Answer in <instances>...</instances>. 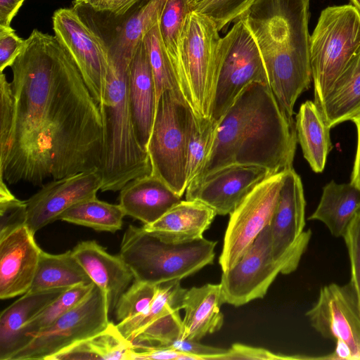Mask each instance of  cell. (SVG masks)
<instances>
[{
    "mask_svg": "<svg viewBox=\"0 0 360 360\" xmlns=\"http://www.w3.org/2000/svg\"><path fill=\"white\" fill-rule=\"evenodd\" d=\"M271 175L260 166L229 165L193 179L186 189V200L200 202L217 214H230L258 184Z\"/></svg>",
    "mask_w": 360,
    "mask_h": 360,
    "instance_id": "5bb4252c",
    "label": "cell"
},
{
    "mask_svg": "<svg viewBox=\"0 0 360 360\" xmlns=\"http://www.w3.org/2000/svg\"><path fill=\"white\" fill-rule=\"evenodd\" d=\"M297 143L295 121L281 110L269 84L252 82L217 122L195 179L232 164L260 166L274 175L292 167Z\"/></svg>",
    "mask_w": 360,
    "mask_h": 360,
    "instance_id": "7a4b0ae2",
    "label": "cell"
},
{
    "mask_svg": "<svg viewBox=\"0 0 360 360\" xmlns=\"http://www.w3.org/2000/svg\"><path fill=\"white\" fill-rule=\"evenodd\" d=\"M284 172L265 179L230 214L219 258L222 271L234 266L262 230L270 224Z\"/></svg>",
    "mask_w": 360,
    "mask_h": 360,
    "instance_id": "4fadbf2b",
    "label": "cell"
},
{
    "mask_svg": "<svg viewBox=\"0 0 360 360\" xmlns=\"http://www.w3.org/2000/svg\"><path fill=\"white\" fill-rule=\"evenodd\" d=\"M27 202L17 198L0 179V238L27 225Z\"/></svg>",
    "mask_w": 360,
    "mask_h": 360,
    "instance_id": "f35d334b",
    "label": "cell"
},
{
    "mask_svg": "<svg viewBox=\"0 0 360 360\" xmlns=\"http://www.w3.org/2000/svg\"><path fill=\"white\" fill-rule=\"evenodd\" d=\"M357 129V148L350 182L360 189V113L352 119Z\"/></svg>",
    "mask_w": 360,
    "mask_h": 360,
    "instance_id": "c3c4849f",
    "label": "cell"
},
{
    "mask_svg": "<svg viewBox=\"0 0 360 360\" xmlns=\"http://www.w3.org/2000/svg\"><path fill=\"white\" fill-rule=\"evenodd\" d=\"M141 0H75V5L97 13L122 17Z\"/></svg>",
    "mask_w": 360,
    "mask_h": 360,
    "instance_id": "f6af8a7d",
    "label": "cell"
},
{
    "mask_svg": "<svg viewBox=\"0 0 360 360\" xmlns=\"http://www.w3.org/2000/svg\"><path fill=\"white\" fill-rule=\"evenodd\" d=\"M133 342L126 339L117 324L109 322L99 333L62 350L50 360H131Z\"/></svg>",
    "mask_w": 360,
    "mask_h": 360,
    "instance_id": "4316f807",
    "label": "cell"
},
{
    "mask_svg": "<svg viewBox=\"0 0 360 360\" xmlns=\"http://www.w3.org/2000/svg\"><path fill=\"white\" fill-rule=\"evenodd\" d=\"M143 40L153 74L157 102L162 91L167 89L184 97L173 66L162 41L159 21L145 34Z\"/></svg>",
    "mask_w": 360,
    "mask_h": 360,
    "instance_id": "836d02e7",
    "label": "cell"
},
{
    "mask_svg": "<svg viewBox=\"0 0 360 360\" xmlns=\"http://www.w3.org/2000/svg\"><path fill=\"white\" fill-rule=\"evenodd\" d=\"M221 37L216 82L210 118L218 122L244 89L252 82L268 83L264 61L243 15Z\"/></svg>",
    "mask_w": 360,
    "mask_h": 360,
    "instance_id": "ba28073f",
    "label": "cell"
},
{
    "mask_svg": "<svg viewBox=\"0 0 360 360\" xmlns=\"http://www.w3.org/2000/svg\"><path fill=\"white\" fill-rule=\"evenodd\" d=\"M66 289L68 288H58L35 292H26L1 311L0 360L10 359L13 346L20 330Z\"/></svg>",
    "mask_w": 360,
    "mask_h": 360,
    "instance_id": "d4e9b609",
    "label": "cell"
},
{
    "mask_svg": "<svg viewBox=\"0 0 360 360\" xmlns=\"http://www.w3.org/2000/svg\"><path fill=\"white\" fill-rule=\"evenodd\" d=\"M215 22L191 10L182 34L181 93L198 117L210 118L216 82L217 51L221 39Z\"/></svg>",
    "mask_w": 360,
    "mask_h": 360,
    "instance_id": "52a82bcc",
    "label": "cell"
},
{
    "mask_svg": "<svg viewBox=\"0 0 360 360\" xmlns=\"http://www.w3.org/2000/svg\"><path fill=\"white\" fill-rule=\"evenodd\" d=\"M109 313L105 293L94 284L79 304L33 337L10 360H50L62 350L105 329L110 322Z\"/></svg>",
    "mask_w": 360,
    "mask_h": 360,
    "instance_id": "30bf717a",
    "label": "cell"
},
{
    "mask_svg": "<svg viewBox=\"0 0 360 360\" xmlns=\"http://www.w3.org/2000/svg\"><path fill=\"white\" fill-rule=\"evenodd\" d=\"M299 356H290L273 353L264 348L254 347L239 343L233 344L222 360L231 359H250V360H269V359H302Z\"/></svg>",
    "mask_w": 360,
    "mask_h": 360,
    "instance_id": "bcb514c9",
    "label": "cell"
},
{
    "mask_svg": "<svg viewBox=\"0 0 360 360\" xmlns=\"http://www.w3.org/2000/svg\"><path fill=\"white\" fill-rule=\"evenodd\" d=\"M129 95L137 139L146 150L157 105L155 84L148 52L142 39L129 67Z\"/></svg>",
    "mask_w": 360,
    "mask_h": 360,
    "instance_id": "d6986e66",
    "label": "cell"
},
{
    "mask_svg": "<svg viewBox=\"0 0 360 360\" xmlns=\"http://www.w3.org/2000/svg\"><path fill=\"white\" fill-rule=\"evenodd\" d=\"M351 266L349 283L360 314V210L349 224L343 236Z\"/></svg>",
    "mask_w": 360,
    "mask_h": 360,
    "instance_id": "60d3db41",
    "label": "cell"
},
{
    "mask_svg": "<svg viewBox=\"0 0 360 360\" xmlns=\"http://www.w3.org/2000/svg\"><path fill=\"white\" fill-rule=\"evenodd\" d=\"M94 285V283L92 282L89 284H79L66 289L58 298L27 323L16 336L11 356L25 347L33 337L49 327L62 315L79 304L89 293Z\"/></svg>",
    "mask_w": 360,
    "mask_h": 360,
    "instance_id": "4dcf8cb0",
    "label": "cell"
},
{
    "mask_svg": "<svg viewBox=\"0 0 360 360\" xmlns=\"http://www.w3.org/2000/svg\"><path fill=\"white\" fill-rule=\"evenodd\" d=\"M306 201L300 176L292 167L284 172L278 200L270 222L272 252L280 260L304 252L311 231H304Z\"/></svg>",
    "mask_w": 360,
    "mask_h": 360,
    "instance_id": "2e32d148",
    "label": "cell"
},
{
    "mask_svg": "<svg viewBox=\"0 0 360 360\" xmlns=\"http://www.w3.org/2000/svg\"><path fill=\"white\" fill-rule=\"evenodd\" d=\"M103 177L100 169L79 172L52 179L28 200L27 226L35 234L39 230L58 219L72 205L96 197Z\"/></svg>",
    "mask_w": 360,
    "mask_h": 360,
    "instance_id": "9a60e30c",
    "label": "cell"
},
{
    "mask_svg": "<svg viewBox=\"0 0 360 360\" xmlns=\"http://www.w3.org/2000/svg\"><path fill=\"white\" fill-rule=\"evenodd\" d=\"M306 316L317 332L336 342L325 359H360V314L349 283L323 286Z\"/></svg>",
    "mask_w": 360,
    "mask_h": 360,
    "instance_id": "8fae6325",
    "label": "cell"
},
{
    "mask_svg": "<svg viewBox=\"0 0 360 360\" xmlns=\"http://www.w3.org/2000/svg\"><path fill=\"white\" fill-rule=\"evenodd\" d=\"M360 210V189L350 183L332 180L322 195L310 220L321 221L336 238L343 237L349 224Z\"/></svg>",
    "mask_w": 360,
    "mask_h": 360,
    "instance_id": "603a6c76",
    "label": "cell"
},
{
    "mask_svg": "<svg viewBox=\"0 0 360 360\" xmlns=\"http://www.w3.org/2000/svg\"><path fill=\"white\" fill-rule=\"evenodd\" d=\"M217 213L195 200H181L155 222L142 227L163 240L184 243L202 238Z\"/></svg>",
    "mask_w": 360,
    "mask_h": 360,
    "instance_id": "7402d4cb",
    "label": "cell"
},
{
    "mask_svg": "<svg viewBox=\"0 0 360 360\" xmlns=\"http://www.w3.org/2000/svg\"><path fill=\"white\" fill-rule=\"evenodd\" d=\"M352 5L360 13V0H349Z\"/></svg>",
    "mask_w": 360,
    "mask_h": 360,
    "instance_id": "681fc988",
    "label": "cell"
},
{
    "mask_svg": "<svg viewBox=\"0 0 360 360\" xmlns=\"http://www.w3.org/2000/svg\"><path fill=\"white\" fill-rule=\"evenodd\" d=\"M167 1L141 0L131 12L123 15L126 17L117 27L115 37L106 42L107 46L131 58L145 34L159 21Z\"/></svg>",
    "mask_w": 360,
    "mask_h": 360,
    "instance_id": "f1b7e54d",
    "label": "cell"
},
{
    "mask_svg": "<svg viewBox=\"0 0 360 360\" xmlns=\"http://www.w3.org/2000/svg\"><path fill=\"white\" fill-rule=\"evenodd\" d=\"M195 117L182 96L165 90L157 102L146 148L151 174L181 197L188 185V147Z\"/></svg>",
    "mask_w": 360,
    "mask_h": 360,
    "instance_id": "5b68a950",
    "label": "cell"
},
{
    "mask_svg": "<svg viewBox=\"0 0 360 360\" xmlns=\"http://www.w3.org/2000/svg\"><path fill=\"white\" fill-rule=\"evenodd\" d=\"M181 307H170L167 311L148 325L135 337L133 342H158L167 345L181 338L182 319L179 315Z\"/></svg>",
    "mask_w": 360,
    "mask_h": 360,
    "instance_id": "d590c367",
    "label": "cell"
},
{
    "mask_svg": "<svg viewBox=\"0 0 360 360\" xmlns=\"http://www.w3.org/2000/svg\"><path fill=\"white\" fill-rule=\"evenodd\" d=\"M92 283L72 250L53 255L41 250L32 284L27 292Z\"/></svg>",
    "mask_w": 360,
    "mask_h": 360,
    "instance_id": "83f0119b",
    "label": "cell"
},
{
    "mask_svg": "<svg viewBox=\"0 0 360 360\" xmlns=\"http://www.w3.org/2000/svg\"><path fill=\"white\" fill-rule=\"evenodd\" d=\"M25 0H0V26L11 27V23Z\"/></svg>",
    "mask_w": 360,
    "mask_h": 360,
    "instance_id": "7dc6e473",
    "label": "cell"
},
{
    "mask_svg": "<svg viewBox=\"0 0 360 360\" xmlns=\"http://www.w3.org/2000/svg\"><path fill=\"white\" fill-rule=\"evenodd\" d=\"M124 216L119 204H110L94 197L72 205L61 213L57 220L98 231L115 233L122 229Z\"/></svg>",
    "mask_w": 360,
    "mask_h": 360,
    "instance_id": "f546056e",
    "label": "cell"
},
{
    "mask_svg": "<svg viewBox=\"0 0 360 360\" xmlns=\"http://www.w3.org/2000/svg\"><path fill=\"white\" fill-rule=\"evenodd\" d=\"M297 141L304 158L316 173L323 171L332 148L330 129L312 101L303 103L295 118Z\"/></svg>",
    "mask_w": 360,
    "mask_h": 360,
    "instance_id": "484cf974",
    "label": "cell"
},
{
    "mask_svg": "<svg viewBox=\"0 0 360 360\" xmlns=\"http://www.w3.org/2000/svg\"><path fill=\"white\" fill-rule=\"evenodd\" d=\"M360 49V13L351 4L323 9L310 35L314 103L319 108Z\"/></svg>",
    "mask_w": 360,
    "mask_h": 360,
    "instance_id": "8992f818",
    "label": "cell"
},
{
    "mask_svg": "<svg viewBox=\"0 0 360 360\" xmlns=\"http://www.w3.org/2000/svg\"><path fill=\"white\" fill-rule=\"evenodd\" d=\"M27 225L0 238V298L26 293L35 276L41 250Z\"/></svg>",
    "mask_w": 360,
    "mask_h": 360,
    "instance_id": "e0dca14e",
    "label": "cell"
},
{
    "mask_svg": "<svg viewBox=\"0 0 360 360\" xmlns=\"http://www.w3.org/2000/svg\"><path fill=\"white\" fill-rule=\"evenodd\" d=\"M26 39L20 38L11 27L0 26V71L11 67L23 50Z\"/></svg>",
    "mask_w": 360,
    "mask_h": 360,
    "instance_id": "b9f144b4",
    "label": "cell"
},
{
    "mask_svg": "<svg viewBox=\"0 0 360 360\" xmlns=\"http://www.w3.org/2000/svg\"><path fill=\"white\" fill-rule=\"evenodd\" d=\"M162 347L196 356L199 360H222L228 352L226 349L208 346L199 343V341L182 338Z\"/></svg>",
    "mask_w": 360,
    "mask_h": 360,
    "instance_id": "ee69618b",
    "label": "cell"
},
{
    "mask_svg": "<svg viewBox=\"0 0 360 360\" xmlns=\"http://www.w3.org/2000/svg\"><path fill=\"white\" fill-rule=\"evenodd\" d=\"M52 22L55 37L75 61L101 111L108 69L105 42L75 8L56 10Z\"/></svg>",
    "mask_w": 360,
    "mask_h": 360,
    "instance_id": "7c38bea8",
    "label": "cell"
},
{
    "mask_svg": "<svg viewBox=\"0 0 360 360\" xmlns=\"http://www.w3.org/2000/svg\"><path fill=\"white\" fill-rule=\"evenodd\" d=\"M186 291L178 280L158 285L156 295L149 308L139 315L119 322L118 330L126 339L133 342L139 333L170 307L178 306L182 309Z\"/></svg>",
    "mask_w": 360,
    "mask_h": 360,
    "instance_id": "1f68e13d",
    "label": "cell"
},
{
    "mask_svg": "<svg viewBox=\"0 0 360 360\" xmlns=\"http://www.w3.org/2000/svg\"><path fill=\"white\" fill-rule=\"evenodd\" d=\"M217 123L210 118L196 116L188 155V185L200 174L210 150ZM187 185V186H188Z\"/></svg>",
    "mask_w": 360,
    "mask_h": 360,
    "instance_id": "e575fe53",
    "label": "cell"
},
{
    "mask_svg": "<svg viewBox=\"0 0 360 360\" xmlns=\"http://www.w3.org/2000/svg\"><path fill=\"white\" fill-rule=\"evenodd\" d=\"M131 351V360L159 359V360H199L196 356L169 349L161 345L152 346L142 342H133Z\"/></svg>",
    "mask_w": 360,
    "mask_h": 360,
    "instance_id": "7bdbcfd3",
    "label": "cell"
},
{
    "mask_svg": "<svg viewBox=\"0 0 360 360\" xmlns=\"http://www.w3.org/2000/svg\"><path fill=\"white\" fill-rule=\"evenodd\" d=\"M309 0H257L243 15L262 55L269 86L281 110L294 105L312 80Z\"/></svg>",
    "mask_w": 360,
    "mask_h": 360,
    "instance_id": "3957f363",
    "label": "cell"
},
{
    "mask_svg": "<svg viewBox=\"0 0 360 360\" xmlns=\"http://www.w3.org/2000/svg\"><path fill=\"white\" fill-rule=\"evenodd\" d=\"M72 252L91 281L105 293L110 312L115 310L134 279L130 269L119 255H110L95 240L82 241Z\"/></svg>",
    "mask_w": 360,
    "mask_h": 360,
    "instance_id": "ac0fdd59",
    "label": "cell"
},
{
    "mask_svg": "<svg viewBox=\"0 0 360 360\" xmlns=\"http://www.w3.org/2000/svg\"><path fill=\"white\" fill-rule=\"evenodd\" d=\"M331 129L360 113V49L335 81L319 108Z\"/></svg>",
    "mask_w": 360,
    "mask_h": 360,
    "instance_id": "cb8c5ba5",
    "label": "cell"
},
{
    "mask_svg": "<svg viewBox=\"0 0 360 360\" xmlns=\"http://www.w3.org/2000/svg\"><path fill=\"white\" fill-rule=\"evenodd\" d=\"M257 0H202L193 6L192 11L207 15L223 30L240 18Z\"/></svg>",
    "mask_w": 360,
    "mask_h": 360,
    "instance_id": "74e56055",
    "label": "cell"
},
{
    "mask_svg": "<svg viewBox=\"0 0 360 360\" xmlns=\"http://www.w3.org/2000/svg\"><path fill=\"white\" fill-rule=\"evenodd\" d=\"M157 289L158 285L134 280L115 308L117 321L121 322L145 312L154 300Z\"/></svg>",
    "mask_w": 360,
    "mask_h": 360,
    "instance_id": "8d00e7d4",
    "label": "cell"
},
{
    "mask_svg": "<svg viewBox=\"0 0 360 360\" xmlns=\"http://www.w3.org/2000/svg\"><path fill=\"white\" fill-rule=\"evenodd\" d=\"M224 303L220 283L186 289L182 302L185 316L181 338L200 341L207 334L220 330L224 323L220 307Z\"/></svg>",
    "mask_w": 360,
    "mask_h": 360,
    "instance_id": "44dd1931",
    "label": "cell"
},
{
    "mask_svg": "<svg viewBox=\"0 0 360 360\" xmlns=\"http://www.w3.org/2000/svg\"><path fill=\"white\" fill-rule=\"evenodd\" d=\"M190 11L188 0H168L159 20L162 41L173 66L179 86L182 34L186 16Z\"/></svg>",
    "mask_w": 360,
    "mask_h": 360,
    "instance_id": "d6a6232c",
    "label": "cell"
},
{
    "mask_svg": "<svg viewBox=\"0 0 360 360\" xmlns=\"http://www.w3.org/2000/svg\"><path fill=\"white\" fill-rule=\"evenodd\" d=\"M217 243L203 237L169 242L143 227L129 225L122 236L119 255L134 280L159 285L181 281L212 264Z\"/></svg>",
    "mask_w": 360,
    "mask_h": 360,
    "instance_id": "277c9868",
    "label": "cell"
},
{
    "mask_svg": "<svg viewBox=\"0 0 360 360\" xmlns=\"http://www.w3.org/2000/svg\"><path fill=\"white\" fill-rule=\"evenodd\" d=\"M162 180L153 174L137 177L120 191L119 205L126 216L150 224L181 201Z\"/></svg>",
    "mask_w": 360,
    "mask_h": 360,
    "instance_id": "ffe728a7",
    "label": "cell"
},
{
    "mask_svg": "<svg viewBox=\"0 0 360 360\" xmlns=\"http://www.w3.org/2000/svg\"><path fill=\"white\" fill-rule=\"evenodd\" d=\"M303 254L274 259L268 225L235 265L222 271L220 285L225 303L240 307L263 298L278 274H288L297 269Z\"/></svg>",
    "mask_w": 360,
    "mask_h": 360,
    "instance_id": "9c48e42d",
    "label": "cell"
},
{
    "mask_svg": "<svg viewBox=\"0 0 360 360\" xmlns=\"http://www.w3.org/2000/svg\"><path fill=\"white\" fill-rule=\"evenodd\" d=\"M15 119L0 179L42 186L100 169L105 148L101 108L56 37L34 30L10 67Z\"/></svg>",
    "mask_w": 360,
    "mask_h": 360,
    "instance_id": "6da1fadb",
    "label": "cell"
},
{
    "mask_svg": "<svg viewBox=\"0 0 360 360\" xmlns=\"http://www.w3.org/2000/svg\"><path fill=\"white\" fill-rule=\"evenodd\" d=\"M15 119V98L11 83L3 72L0 75V158L8 148Z\"/></svg>",
    "mask_w": 360,
    "mask_h": 360,
    "instance_id": "ab89813d",
    "label": "cell"
},
{
    "mask_svg": "<svg viewBox=\"0 0 360 360\" xmlns=\"http://www.w3.org/2000/svg\"><path fill=\"white\" fill-rule=\"evenodd\" d=\"M188 1H189V4H190V6L191 8V7L193 6H194L195 4H196L197 3L200 2L202 0H188Z\"/></svg>",
    "mask_w": 360,
    "mask_h": 360,
    "instance_id": "f907efd6",
    "label": "cell"
}]
</instances>
